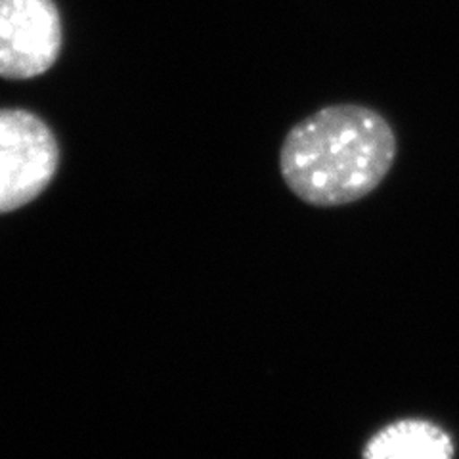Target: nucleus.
Masks as SVG:
<instances>
[{"label":"nucleus","instance_id":"nucleus-1","mask_svg":"<svg viewBox=\"0 0 459 459\" xmlns=\"http://www.w3.org/2000/svg\"><path fill=\"white\" fill-rule=\"evenodd\" d=\"M398 153L393 126L368 106H327L299 121L280 150V172L303 204L332 209L364 199Z\"/></svg>","mask_w":459,"mask_h":459},{"label":"nucleus","instance_id":"nucleus-4","mask_svg":"<svg viewBox=\"0 0 459 459\" xmlns=\"http://www.w3.org/2000/svg\"><path fill=\"white\" fill-rule=\"evenodd\" d=\"M455 446L444 427L420 418L396 420L379 429L362 459H454Z\"/></svg>","mask_w":459,"mask_h":459},{"label":"nucleus","instance_id":"nucleus-2","mask_svg":"<svg viewBox=\"0 0 459 459\" xmlns=\"http://www.w3.org/2000/svg\"><path fill=\"white\" fill-rule=\"evenodd\" d=\"M60 150L47 123L23 109H0V214L45 192Z\"/></svg>","mask_w":459,"mask_h":459},{"label":"nucleus","instance_id":"nucleus-3","mask_svg":"<svg viewBox=\"0 0 459 459\" xmlns=\"http://www.w3.org/2000/svg\"><path fill=\"white\" fill-rule=\"evenodd\" d=\"M62 50V20L52 0H0V77L31 79Z\"/></svg>","mask_w":459,"mask_h":459}]
</instances>
